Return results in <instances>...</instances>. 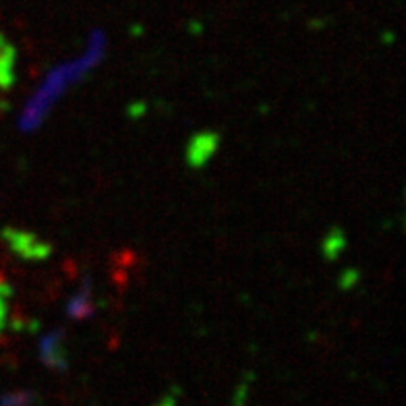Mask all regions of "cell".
<instances>
[{"label":"cell","instance_id":"2","mask_svg":"<svg viewBox=\"0 0 406 406\" xmlns=\"http://www.w3.org/2000/svg\"><path fill=\"white\" fill-rule=\"evenodd\" d=\"M92 280L83 278V282L79 284V290L73 294L67 303V315L71 319H87L94 315V294H92Z\"/></svg>","mask_w":406,"mask_h":406},{"label":"cell","instance_id":"3","mask_svg":"<svg viewBox=\"0 0 406 406\" xmlns=\"http://www.w3.org/2000/svg\"><path fill=\"white\" fill-rule=\"evenodd\" d=\"M63 340H65V330H60V328L42 336V340H40V355H42V360H44L48 367L58 369V367H65V365H67Z\"/></svg>","mask_w":406,"mask_h":406},{"label":"cell","instance_id":"1","mask_svg":"<svg viewBox=\"0 0 406 406\" xmlns=\"http://www.w3.org/2000/svg\"><path fill=\"white\" fill-rule=\"evenodd\" d=\"M104 56H106V33L102 29H94L87 36L85 48L77 58L65 60V63L52 67L44 75L42 83L25 102L23 110L17 119L19 131H23V133L38 131L46 122L50 112L54 110L56 102L65 96L75 83H79L81 79H85L94 71L104 60Z\"/></svg>","mask_w":406,"mask_h":406}]
</instances>
